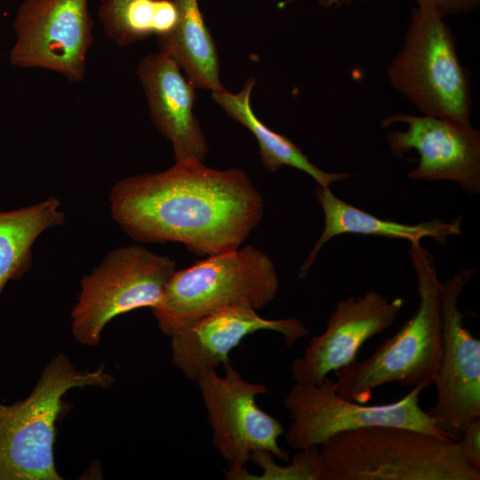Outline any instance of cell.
I'll return each instance as SVG.
<instances>
[{"mask_svg":"<svg viewBox=\"0 0 480 480\" xmlns=\"http://www.w3.org/2000/svg\"><path fill=\"white\" fill-rule=\"evenodd\" d=\"M272 331L287 346L307 336L308 328L297 318L266 319L248 308H226L202 316L171 338L172 364L189 380L216 370L229 361V352L248 335Z\"/></svg>","mask_w":480,"mask_h":480,"instance_id":"cell-14","label":"cell"},{"mask_svg":"<svg viewBox=\"0 0 480 480\" xmlns=\"http://www.w3.org/2000/svg\"><path fill=\"white\" fill-rule=\"evenodd\" d=\"M294 0H288L292 2ZM324 8L340 7L358 0H316ZM368 1V0H361ZM419 7L429 8L444 18L446 15H458L475 11L480 5V0H415Z\"/></svg>","mask_w":480,"mask_h":480,"instance_id":"cell-21","label":"cell"},{"mask_svg":"<svg viewBox=\"0 0 480 480\" xmlns=\"http://www.w3.org/2000/svg\"><path fill=\"white\" fill-rule=\"evenodd\" d=\"M456 443L466 462L475 470L480 471V418L464 428Z\"/></svg>","mask_w":480,"mask_h":480,"instance_id":"cell-23","label":"cell"},{"mask_svg":"<svg viewBox=\"0 0 480 480\" xmlns=\"http://www.w3.org/2000/svg\"><path fill=\"white\" fill-rule=\"evenodd\" d=\"M133 0H105L99 9V20L108 37L120 45L123 36V15Z\"/></svg>","mask_w":480,"mask_h":480,"instance_id":"cell-22","label":"cell"},{"mask_svg":"<svg viewBox=\"0 0 480 480\" xmlns=\"http://www.w3.org/2000/svg\"><path fill=\"white\" fill-rule=\"evenodd\" d=\"M408 252L417 278L418 308L368 358L334 372L333 389L343 398L367 404L382 385L428 388L434 382L442 350L441 282L420 241L412 242Z\"/></svg>","mask_w":480,"mask_h":480,"instance_id":"cell-3","label":"cell"},{"mask_svg":"<svg viewBox=\"0 0 480 480\" xmlns=\"http://www.w3.org/2000/svg\"><path fill=\"white\" fill-rule=\"evenodd\" d=\"M177 21V12L172 1L156 0L155 34L162 36L170 32Z\"/></svg>","mask_w":480,"mask_h":480,"instance_id":"cell-24","label":"cell"},{"mask_svg":"<svg viewBox=\"0 0 480 480\" xmlns=\"http://www.w3.org/2000/svg\"><path fill=\"white\" fill-rule=\"evenodd\" d=\"M177 21L167 34L158 36L160 52L172 59L187 79L200 89L225 90L220 80L216 45L201 14L197 0H172Z\"/></svg>","mask_w":480,"mask_h":480,"instance_id":"cell-17","label":"cell"},{"mask_svg":"<svg viewBox=\"0 0 480 480\" xmlns=\"http://www.w3.org/2000/svg\"><path fill=\"white\" fill-rule=\"evenodd\" d=\"M223 366L224 375L212 370L196 381L207 411L212 444L228 464L227 478L243 470L253 452H267L287 461L289 453L278 444L284 427L256 403V396L267 394L268 388L245 380L230 360Z\"/></svg>","mask_w":480,"mask_h":480,"instance_id":"cell-9","label":"cell"},{"mask_svg":"<svg viewBox=\"0 0 480 480\" xmlns=\"http://www.w3.org/2000/svg\"><path fill=\"white\" fill-rule=\"evenodd\" d=\"M255 79L250 77L241 92L231 93L226 89L212 92V100L234 120L247 128L256 138L263 167L276 172L283 166L302 171L314 179L319 187L330 188L332 183L349 177L345 172H329L321 170L287 137L266 126L255 116L250 103Z\"/></svg>","mask_w":480,"mask_h":480,"instance_id":"cell-18","label":"cell"},{"mask_svg":"<svg viewBox=\"0 0 480 480\" xmlns=\"http://www.w3.org/2000/svg\"><path fill=\"white\" fill-rule=\"evenodd\" d=\"M274 458L263 451L252 453L251 460L264 468V474L256 479L320 480L322 463L318 446L300 449L286 466L276 464Z\"/></svg>","mask_w":480,"mask_h":480,"instance_id":"cell-20","label":"cell"},{"mask_svg":"<svg viewBox=\"0 0 480 480\" xmlns=\"http://www.w3.org/2000/svg\"><path fill=\"white\" fill-rule=\"evenodd\" d=\"M391 85L424 116L470 125V73L444 17L412 7L404 45L387 69Z\"/></svg>","mask_w":480,"mask_h":480,"instance_id":"cell-6","label":"cell"},{"mask_svg":"<svg viewBox=\"0 0 480 480\" xmlns=\"http://www.w3.org/2000/svg\"><path fill=\"white\" fill-rule=\"evenodd\" d=\"M403 305L402 298L389 300L372 290L339 300L325 330L292 360L290 372L295 383L319 384L330 372L353 363L369 339L395 323Z\"/></svg>","mask_w":480,"mask_h":480,"instance_id":"cell-13","label":"cell"},{"mask_svg":"<svg viewBox=\"0 0 480 480\" xmlns=\"http://www.w3.org/2000/svg\"><path fill=\"white\" fill-rule=\"evenodd\" d=\"M475 273L466 268L441 283L442 350L433 382L436 403L428 412L453 441L469 422L480 418V340L466 328L464 313L458 307Z\"/></svg>","mask_w":480,"mask_h":480,"instance_id":"cell-10","label":"cell"},{"mask_svg":"<svg viewBox=\"0 0 480 480\" xmlns=\"http://www.w3.org/2000/svg\"><path fill=\"white\" fill-rule=\"evenodd\" d=\"M137 76L158 132L172 144L175 162L204 163L208 144L193 113L195 86L177 63L160 52L143 57Z\"/></svg>","mask_w":480,"mask_h":480,"instance_id":"cell-15","label":"cell"},{"mask_svg":"<svg viewBox=\"0 0 480 480\" xmlns=\"http://www.w3.org/2000/svg\"><path fill=\"white\" fill-rule=\"evenodd\" d=\"M113 220L141 243H179L199 256L238 249L260 224L263 198L238 168L199 162L126 177L108 196Z\"/></svg>","mask_w":480,"mask_h":480,"instance_id":"cell-1","label":"cell"},{"mask_svg":"<svg viewBox=\"0 0 480 480\" xmlns=\"http://www.w3.org/2000/svg\"><path fill=\"white\" fill-rule=\"evenodd\" d=\"M320 480H479L456 441L402 427L338 433L320 445Z\"/></svg>","mask_w":480,"mask_h":480,"instance_id":"cell-2","label":"cell"},{"mask_svg":"<svg viewBox=\"0 0 480 480\" xmlns=\"http://www.w3.org/2000/svg\"><path fill=\"white\" fill-rule=\"evenodd\" d=\"M55 196L12 211H0V293L10 280L21 277L32 265V246L46 229L65 223Z\"/></svg>","mask_w":480,"mask_h":480,"instance_id":"cell-19","label":"cell"},{"mask_svg":"<svg viewBox=\"0 0 480 480\" xmlns=\"http://www.w3.org/2000/svg\"><path fill=\"white\" fill-rule=\"evenodd\" d=\"M316 196L324 215V227L308 258L302 263L298 279L307 276L323 246L340 235L385 236L404 239L410 243L431 237L439 244H445L449 236L462 233L460 218L449 222L432 219L409 225L383 220L355 207L333 195L330 188L319 187L316 190Z\"/></svg>","mask_w":480,"mask_h":480,"instance_id":"cell-16","label":"cell"},{"mask_svg":"<svg viewBox=\"0 0 480 480\" xmlns=\"http://www.w3.org/2000/svg\"><path fill=\"white\" fill-rule=\"evenodd\" d=\"M328 376L319 384H293L284 404L291 423L287 444L296 450L319 446L344 431L371 426H395L450 439L420 404L424 385H416L402 399L386 404H360L340 396ZM452 440V439H451Z\"/></svg>","mask_w":480,"mask_h":480,"instance_id":"cell-8","label":"cell"},{"mask_svg":"<svg viewBox=\"0 0 480 480\" xmlns=\"http://www.w3.org/2000/svg\"><path fill=\"white\" fill-rule=\"evenodd\" d=\"M404 124V130L387 134L390 151L403 157L412 150L420 156L418 165L408 172L413 180H450L468 195L480 192V132L470 125L429 116L392 114L380 124L387 128Z\"/></svg>","mask_w":480,"mask_h":480,"instance_id":"cell-12","label":"cell"},{"mask_svg":"<svg viewBox=\"0 0 480 480\" xmlns=\"http://www.w3.org/2000/svg\"><path fill=\"white\" fill-rule=\"evenodd\" d=\"M93 22L87 0H24L14 22L10 63L54 71L70 82L84 79Z\"/></svg>","mask_w":480,"mask_h":480,"instance_id":"cell-11","label":"cell"},{"mask_svg":"<svg viewBox=\"0 0 480 480\" xmlns=\"http://www.w3.org/2000/svg\"><path fill=\"white\" fill-rule=\"evenodd\" d=\"M176 270V261L140 244L113 249L81 280L71 329L81 344L95 347L105 325L136 308H153Z\"/></svg>","mask_w":480,"mask_h":480,"instance_id":"cell-7","label":"cell"},{"mask_svg":"<svg viewBox=\"0 0 480 480\" xmlns=\"http://www.w3.org/2000/svg\"><path fill=\"white\" fill-rule=\"evenodd\" d=\"M114 380L103 367L76 370L60 353L45 366L27 398L11 405L0 403V480L62 479L53 445L63 396L76 388H108Z\"/></svg>","mask_w":480,"mask_h":480,"instance_id":"cell-5","label":"cell"},{"mask_svg":"<svg viewBox=\"0 0 480 480\" xmlns=\"http://www.w3.org/2000/svg\"><path fill=\"white\" fill-rule=\"evenodd\" d=\"M278 290L275 263L248 244L175 270L151 311L161 332L170 337L222 308L260 310L276 299Z\"/></svg>","mask_w":480,"mask_h":480,"instance_id":"cell-4","label":"cell"}]
</instances>
